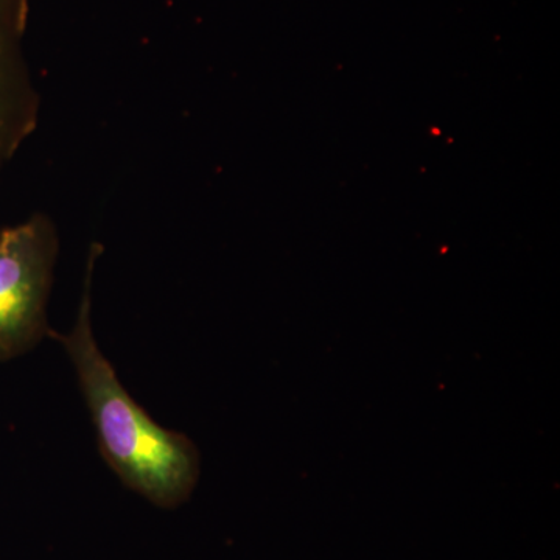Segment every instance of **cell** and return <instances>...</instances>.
Returning a JSON list of instances; mask_svg holds the SVG:
<instances>
[{
	"label": "cell",
	"mask_w": 560,
	"mask_h": 560,
	"mask_svg": "<svg viewBox=\"0 0 560 560\" xmlns=\"http://www.w3.org/2000/svg\"><path fill=\"white\" fill-rule=\"evenodd\" d=\"M103 245L92 242L84 267L83 293L69 334L50 329L49 338L68 353L97 431L103 459L125 488L161 510L190 499L201 474L197 445L178 431L161 427L121 385L92 329V282Z\"/></svg>",
	"instance_id": "6da1fadb"
},
{
	"label": "cell",
	"mask_w": 560,
	"mask_h": 560,
	"mask_svg": "<svg viewBox=\"0 0 560 560\" xmlns=\"http://www.w3.org/2000/svg\"><path fill=\"white\" fill-rule=\"evenodd\" d=\"M60 253L57 224L35 212L0 231V361H10L49 338L47 304Z\"/></svg>",
	"instance_id": "7a4b0ae2"
},
{
	"label": "cell",
	"mask_w": 560,
	"mask_h": 560,
	"mask_svg": "<svg viewBox=\"0 0 560 560\" xmlns=\"http://www.w3.org/2000/svg\"><path fill=\"white\" fill-rule=\"evenodd\" d=\"M31 0H0V175L39 125L40 95L25 55Z\"/></svg>",
	"instance_id": "3957f363"
}]
</instances>
